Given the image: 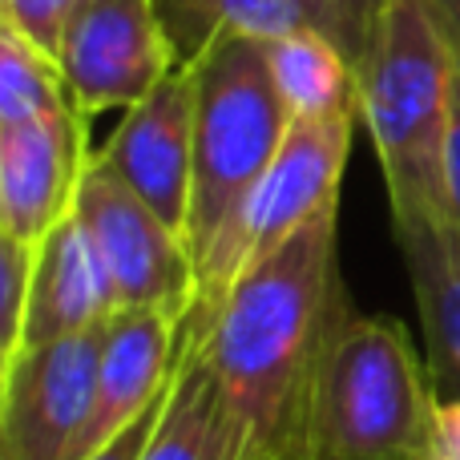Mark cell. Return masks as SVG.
<instances>
[{
    "label": "cell",
    "instance_id": "obj_1",
    "mask_svg": "<svg viewBox=\"0 0 460 460\" xmlns=\"http://www.w3.org/2000/svg\"><path fill=\"white\" fill-rule=\"evenodd\" d=\"M335 215L340 207H323L291 243L246 267L215 311L199 303L246 460H307L319 367L351 303L340 279Z\"/></svg>",
    "mask_w": 460,
    "mask_h": 460
},
{
    "label": "cell",
    "instance_id": "obj_2",
    "mask_svg": "<svg viewBox=\"0 0 460 460\" xmlns=\"http://www.w3.org/2000/svg\"><path fill=\"white\" fill-rule=\"evenodd\" d=\"M456 45L432 0H372L356 57V105L388 186L392 226L448 215L440 146Z\"/></svg>",
    "mask_w": 460,
    "mask_h": 460
},
{
    "label": "cell",
    "instance_id": "obj_3",
    "mask_svg": "<svg viewBox=\"0 0 460 460\" xmlns=\"http://www.w3.org/2000/svg\"><path fill=\"white\" fill-rule=\"evenodd\" d=\"M437 404L408 327L348 303L319 367L307 460H424Z\"/></svg>",
    "mask_w": 460,
    "mask_h": 460
},
{
    "label": "cell",
    "instance_id": "obj_4",
    "mask_svg": "<svg viewBox=\"0 0 460 460\" xmlns=\"http://www.w3.org/2000/svg\"><path fill=\"white\" fill-rule=\"evenodd\" d=\"M194 69V194L190 246L194 267L210 259L218 238L243 210L267 166L283 146L291 118L275 89L267 40L218 29L199 53Z\"/></svg>",
    "mask_w": 460,
    "mask_h": 460
},
{
    "label": "cell",
    "instance_id": "obj_5",
    "mask_svg": "<svg viewBox=\"0 0 460 460\" xmlns=\"http://www.w3.org/2000/svg\"><path fill=\"white\" fill-rule=\"evenodd\" d=\"M356 118L359 113L291 121L275 162L254 182L234 223L226 226L210 259L202 262L199 303L207 311H215L226 299L230 283L246 267H254L283 243H291L299 226L311 223L323 207H340V182L348 170Z\"/></svg>",
    "mask_w": 460,
    "mask_h": 460
},
{
    "label": "cell",
    "instance_id": "obj_6",
    "mask_svg": "<svg viewBox=\"0 0 460 460\" xmlns=\"http://www.w3.org/2000/svg\"><path fill=\"white\" fill-rule=\"evenodd\" d=\"M73 215L110 267L121 307L162 311L178 323L190 315L199 303V267L186 243L97 154L81 178Z\"/></svg>",
    "mask_w": 460,
    "mask_h": 460
},
{
    "label": "cell",
    "instance_id": "obj_7",
    "mask_svg": "<svg viewBox=\"0 0 460 460\" xmlns=\"http://www.w3.org/2000/svg\"><path fill=\"white\" fill-rule=\"evenodd\" d=\"M73 105L85 118L129 110L182 65L158 0H81L57 49Z\"/></svg>",
    "mask_w": 460,
    "mask_h": 460
},
{
    "label": "cell",
    "instance_id": "obj_8",
    "mask_svg": "<svg viewBox=\"0 0 460 460\" xmlns=\"http://www.w3.org/2000/svg\"><path fill=\"white\" fill-rule=\"evenodd\" d=\"M102 327L16 351L0 392V460H73L93 412Z\"/></svg>",
    "mask_w": 460,
    "mask_h": 460
},
{
    "label": "cell",
    "instance_id": "obj_9",
    "mask_svg": "<svg viewBox=\"0 0 460 460\" xmlns=\"http://www.w3.org/2000/svg\"><path fill=\"white\" fill-rule=\"evenodd\" d=\"M97 158L154 210L178 238L190 234L194 194V69L182 61L97 150ZM190 251V246H186Z\"/></svg>",
    "mask_w": 460,
    "mask_h": 460
},
{
    "label": "cell",
    "instance_id": "obj_10",
    "mask_svg": "<svg viewBox=\"0 0 460 460\" xmlns=\"http://www.w3.org/2000/svg\"><path fill=\"white\" fill-rule=\"evenodd\" d=\"M89 162V118L81 110L0 126V234L37 246L73 215Z\"/></svg>",
    "mask_w": 460,
    "mask_h": 460
},
{
    "label": "cell",
    "instance_id": "obj_11",
    "mask_svg": "<svg viewBox=\"0 0 460 460\" xmlns=\"http://www.w3.org/2000/svg\"><path fill=\"white\" fill-rule=\"evenodd\" d=\"M186 323V319H182ZM182 323L162 311L121 307L102 327V364H97L93 412L81 432L73 460L97 456L110 440H118L137 416H146L170 388L178 364Z\"/></svg>",
    "mask_w": 460,
    "mask_h": 460
},
{
    "label": "cell",
    "instance_id": "obj_12",
    "mask_svg": "<svg viewBox=\"0 0 460 460\" xmlns=\"http://www.w3.org/2000/svg\"><path fill=\"white\" fill-rule=\"evenodd\" d=\"M121 311L118 287L85 234L77 215L57 223L37 243L29 283V311H24L21 351L53 340H69L81 332H97Z\"/></svg>",
    "mask_w": 460,
    "mask_h": 460
},
{
    "label": "cell",
    "instance_id": "obj_13",
    "mask_svg": "<svg viewBox=\"0 0 460 460\" xmlns=\"http://www.w3.org/2000/svg\"><path fill=\"white\" fill-rule=\"evenodd\" d=\"M142 460H246L243 429L207 351V315L194 303L178 340V364L166 388V408Z\"/></svg>",
    "mask_w": 460,
    "mask_h": 460
},
{
    "label": "cell",
    "instance_id": "obj_14",
    "mask_svg": "<svg viewBox=\"0 0 460 460\" xmlns=\"http://www.w3.org/2000/svg\"><path fill=\"white\" fill-rule=\"evenodd\" d=\"M404 254L424 327V359L437 400L460 396V223L453 215H424L392 226Z\"/></svg>",
    "mask_w": 460,
    "mask_h": 460
},
{
    "label": "cell",
    "instance_id": "obj_15",
    "mask_svg": "<svg viewBox=\"0 0 460 460\" xmlns=\"http://www.w3.org/2000/svg\"><path fill=\"white\" fill-rule=\"evenodd\" d=\"M158 8L182 61H190L218 29L246 32L254 40H279L291 32L319 29L356 65L367 32L364 21L348 16L332 0H158Z\"/></svg>",
    "mask_w": 460,
    "mask_h": 460
},
{
    "label": "cell",
    "instance_id": "obj_16",
    "mask_svg": "<svg viewBox=\"0 0 460 460\" xmlns=\"http://www.w3.org/2000/svg\"><path fill=\"white\" fill-rule=\"evenodd\" d=\"M275 89L291 121L359 113L356 105V65L327 32L307 29L267 40Z\"/></svg>",
    "mask_w": 460,
    "mask_h": 460
},
{
    "label": "cell",
    "instance_id": "obj_17",
    "mask_svg": "<svg viewBox=\"0 0 460 460\" xmlns=\"http://www.w3.org/2000/svg\"><path fill=\"white\" fill-rule=\"evenodd\" d=\"M77 110L57 57L40 53L21 32L0 24V126Z\"/></svg>",
    "mask_w": 460,
    "mask_h": 460
},
{
    "label": "cell",
    "instance_id": "obj_18",
    "mask_svg": "<svg viewBox=\"0 0 460 460\" xmlns=\"http://www.w3.org/2000/svg\"><path fill=\"white\" fill-rule=\"evenodd\" d=\"M32 259H37V246L0 234V364H8V359L21 351Z\"/></svg>",
    "mask_w": 460,
    "mask_h": 460
},
{
    "label": "cell",
    "instance_id": "obj_19",
    "mask_svg": "<svg viewBox=\"0 0 460 460\" xmlns=\"http://www.w3.org/2000/svg\"><path fill=\"white\" fill-rule=\"evenodd\" d=\"M77 8H81V0H0V24L21 32L40 53L57 57L65 24L73 21Z\"/></svg>",
    "mask_w": 460,
    "mask_h": 460
},
{
    "label": "cell",
    "instance_id": "obj_20",
    "mask_svg": "<svg viewBox=\"0 0 460 460\" xmlns=\"http://www.w3.org/2000/svg\"><path fill=\"white\" fill-rule=\"evenodd\" d=\"M440 186H445V207L460 223V49L453 61V89H448V121L445 146H440Z\"/></svg>",
    "mask_w": 460,
    "mask_h": 460
},
{
    "label": "cell",
    "instance_id": "obj_21",
    "mask_svg": "<svg viewBox=\"0 0 460 460\" xmlns=\"http://www.w3.org/2000/svg\"><path fill=\"white\" fill-rule=\"evenodd\" d=\"M162 408H166V392L158 396V404L150 408L146 416H137L134 424H129L126 432H121L118 440H110V445L102 448L97 456H89V460H142L146 453V445H150V437H154V429H158V420H162Z\"/></svg>",
    "mask_w": 460,
    "mask_h": 460
},
{
    "label": "cell",
    "instance_id": "obj_22",
    "mask_svg": "<svg viewBox=\"0 0 460 460\" xmlns=\"http://www.w3.org/2000/svg\"><path fill=\"white\" fill-rule=\"evenodd\" d=\"M424 460H460V396L456 400H440L437 404Z\"/></svg>",
    "mask_w": 460,
    "mask_h": 460
},
{
    "label": "cell",
    "instance_id": "obj_23",
    "mask_svg": "<svg viewBox=\"0 0 460 460\" xmlns=\"http://www.w3.org/2000/svg\"><path fill=\"white\" fill-rule=\"evenodd\" d=\"M440 13V21H445L448 37H453V45L460 49V0H432Z\"/></svg>",
    "mask_w": 460,
    "mask_h": 460
},
{
    "label": "cell",
    "instance_id": "obj_24",
    "mask_svg": "<svg viewBox=\"0 0 460 460\" xmlns=\"http://www.w3.org/2000/svg\"><path fill=\"white\" fill-rule=\"evenodd\" d=\"M335 8H343L348 16H356V21L367 24V16H372V0H332Z\"/></svg>",
    "mask_w": 460,
    "mask_h": 460
}]
</instances>
